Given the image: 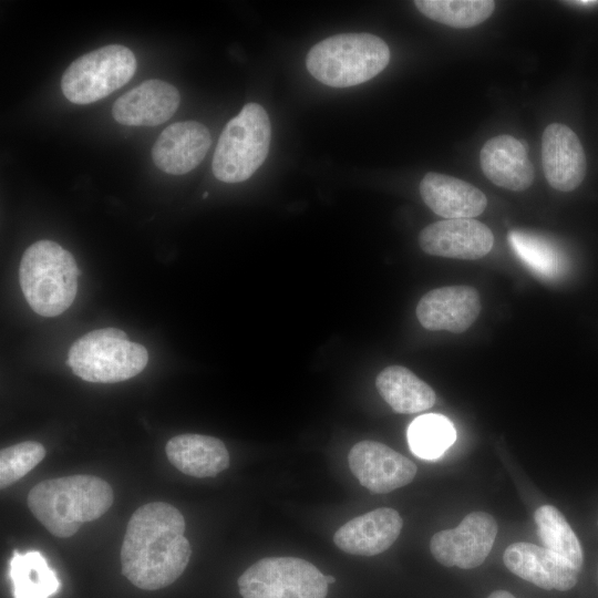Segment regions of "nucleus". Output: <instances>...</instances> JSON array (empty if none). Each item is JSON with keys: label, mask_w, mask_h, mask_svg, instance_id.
<instances>
[{"label": "nucleus", "mask_w": 598, "mask_h": 598, "mask_svg": "<svg viewBox=\"0 0 598 598\" xmlns=\"http://www.w3.org/2000/svg\"><path fill=\"white\" fill-rule=\"evenodd\" d=\"M182 513L164 502L147 503L131 516L121 546L122 574L137 588L173 584L188 565L192 549Z\"/></svg>", "instance_id": "1"}, {"label": "nucleus", "mask_w": 598, "mask_h": 598, "mask_svg": "<svg viewBox=\"0 0 598 598\" xmlns=\"http://www.w3.org/2000/svg\"><path fill=\"white\" fill-rule=\"evenodd\" d=\"M113 504V491L93 475L44 480L31 488L28 506L52 535L66 538L82 524L101 517Z\"/></svg>", "instance_id": "2"}, {"label": "nucleus", "mask_w": 598, "mask_h": 598, "mask_svg": "<svg viewBox=\"0 0 598 598\" xmlns=\"http://www.w3.org/2000/svg\"><path fill=\"white\" fill-rule=\"evenodd\" d=\"M79 275L73 256L47 239L29 246L19 267L24 298L31 309L43 317L59 316L72 305Z\"/></svg>", "instance_id": "3"}, {"label": "nucleus", "mask_w": 598, "mask_h": 598, "mask_svg": "<svg viewBox=\"0 0 598 598\" xmlns=\"http://www.w3.org/2000/svg\"><path fill=\"white\" fill-rule=\"evenodd\" d=\"M390 61L388 44L370 33H341L313 45L307 54L309 73L332 87H348L378 75Z\"/></svg>", "instance_id": "4"}, {"label": "nucleus", "mask_w": 598, "mask_h": 598, "mask_svg": "<svg viewBox=\"0 0 598 598\" xmlns=\"http://www.w3.org/2000/svg\"><path fill=\"white\" fill-rule=\"evenodd\" d=\"M147 362L145 347L128 340L116 328L97 329L80 337L71 346L66 360L74 374L93 383L128 380L142 372Z\"/></svg>", "instance_id": "5"}, {"label": "nucleus", "mask_w": 598, "mask_h": 598, "mask_svg": "<svg viewBox=\"0 0 598 598\" xmlns=\"http://www.w3.org/2000/svg\"><path fill=\"white\" fill-rule=\"evenodd\" d=\"M270 137L265 109L257 103L246 104L220 134L212 165L215 177L225 183L248 179L266 159Z\"/></svg>", "instance_id": "6"}, {"label": "nucleus", "mask_w": 598, "mask_h": 598, "mask_svg": "<svg viewBox=\"0 0 598 598\" xmlns=\"http://www.w3.org/2000/svg\"><path fill=\"white\" fill-rule=\"evenodd\" d=\"M136 71L134 53L110 44L74 60L64 71L61 89L74 104L96 102L126 84Z\"/></svg>", "instance_id": "7"}, {"label": "nucleus", "mask_w": 598, "mask_h": 598, "mask_svg": "<svg viewBox=\"0 0 598 598\" xmlns=\"http://www.w3.org/2000/svg\"><path fill=\"white\" fill-rule=\"evenodd\" d=\"M243 598H326L324 575L311 563L296 557H267L238 578Z\"/></svg>", "instance_id": "8"}, {"label": "nucleus", "mask_w": 598, "mask_h": 598, "mask_svg": "<svg viewBox=\"0 0 598 598\" xmlns=\"http://www.w3.org/2000/svg\"><path fill=\"white\" fill-rule=\"evenodd\" d=\"M497 534V523L485 512L467 514L458 526L433 535L430 549L443 566L472 569L488 556Z\"/></svg>", "instance_id": "9"}, {"label": "nucleus", "mask_w": 598, "mask_h": 598, "mask_svg": "<svg viewBox=\"0 0 598 598\" xmlns=\"http://www.w3.org/2000/svg\"><path fill=\"white\" fill-rule=\"evenodd\" d=\"M352 474L362 486L375 494H386L408 485L416 474V465L388 445L361 441L348 454Z\"/></svg>", "instance_id": "10"}, {"label": "nucleus", "mask_w": 598, "mask_h": 598, "mask_svg": "<svg viewBox=\"0 0 598 598\" xmlns=\"http://www.w3.org/2000/svg\"><path fill=\"white\" fill-rule=\"evenodd\" d=\"M419 245L432 256L476 260L491 251L494 236L486 225L474 218L444 219L424 227Z\"/></svg>", "instance_id": "11"}, {"label": "nucleus", "mask_w": 598, "mask_h": 598, "mask_svg": "<svg viewBox=\"0 0 598 598\" xmlns=\"http://www.w3.org/2000/svg\"><path fill=\"white\" fill-rule=\"evenodd\" d=\"M481 311L478 291L471 286H447L426 292L416 306L423 328L461 333L468 329Z\"/></svg>", "instance_id": "12"}, {"label": "nucleus", "mask_w": 598, "mask_h": 598, "mask_svg": "<svg viewBox=\"0 0 598 598\" xmlns=\"http://www.w3.org/2000/svg\"><path fill=\"white\" fill-rule=\"evenodd\" d=\"M505 566L514 575L546 590L566 591L578 581L570 563L554 551L530 543H513L504 551Z\"/></svg>", "instance_id": "13"}, {"label": "nucleus", "mask_w": 598, "mask_h": 598, "mask_svg": "<svg viewBox=\"0 0 598 598\" xmlns=\"http://www.w3.org/2000/svg\"><path fill=\"white\" fill-rule=\"evenodd\" d=\"M542 162L548 184L560 192L576 189L586 175V156L576 133L560 123L549 124L542 136Z\"/></svg>", "instance_id": "14"}, {"label": "nucleus", "mask_w": 598, "mask_h": 598, "mask_svg": "<svg viewBox=\"0 0 598 598\" xmlns=\"http://www.w3.org/2000/svg\"><path fill=\"white\" fill-rule=\"evenodd\" d=\"M210 144V133L204 124L177 122L159 134L152 148V158L161 171L183 175L199 165Z\"/></svg>", "instance_id": "15"}, {"label": "nucleus", "mask_w": 598, "mask_h": 598, "mask_svg": "<svg viewBox=\"0 0 598 598\" xmlns=\"http://www.w3.org/2000/svg\"><path fill=\"white\" fill-rule=\"evenodd\" d=\"M179 102L174 85L151 79L121 95L113 104L112 115L123 125L156 126L174 115Z\"/></svg>", "instance_id": "16"}, {"label": "nucleus", "mask_w": 598, "mask_h": 598, "mask_svg": "<svg viewBox=\"0 0 598 598\" xmlns=\"http://www.w3.org/2000/svg\"><path fill=\"white\" fill-rule=\"evenodd\" d=\"M402 527V517L395 509L381 507L347 522L334 533L333 543L351 555L374 556L398 539Z\"/></svg>", "instance_id": "17"}, {"label": "nucleus", "mask_w": 598, "mask_h": 598, "mask_svg": "<svg viewBox=\"0 0 598 598\" xmlns=\"http://www.w3.org/2000/svg\"><path fill=\"white\" fill-rule=\"evenodd\" d=\"M480 164L493 184L508 190H525L534 182L527 145L511 135L489 138L480 152Z\"/></svg>", "instance_id": "18"}, {"label": "nucleus", "mask_w": 598, "mask_h": 598, "mask_svg": "<svg viewBox=\"0 0 598 598\" xmlns=\"http://www.w3.org/2000/svg\"><path fill=\"white\" fill-rule=\"evenodd\" d=\"M420 194L433 213L446 219L473 218L487 206L484 193L471 183L435 172L425 174Z\"/></svg>", "instance_id": "19"}, {"label": "nucleus", "mask_w": 598, "mask_h": 598, "mask_svg": "<svg viewBox=\"0 0 598 598\" xmlns=\"http://www.w3.org/2000/svg\"><path fill=\"white\" fill-rule=\"evenodd\" d=\"M168 461L182 473L193 477H212L229 466L225 444L203 434H181L165 446Z\"/></svg>", "instance_id": "20"}, {"label": "nucleus", "mask_w": 598, "mask_h": 598, "mask_svg": "<svg viewBox=\"0 0 598 598\" xmlns=\"http://www.w3.org/2000/svg\"><path fill=\"white\" fill-rule=\"evenodd\" d=\"M375 384L383 400L401 414L419 413L435 403L434 390L405 367H386L378 374Z\"/></svg>", "instance_id": "21"}, {"label": "nucleus", "mask_w": 598, "mask_h": 598, "mask_svg": "<svg viewBox=\"0 0 598 598\" xmlns=\"http://www.w3.org/2000/svg\"><path fill=\"white\" fill-rule=\"evenodd\" d=\"M13 598H50L60 588L55 573L40 551L13 553L10 560Z\"/></svg>", "instance_id": "22"}, {"label": "nucleus", "mask_w": 598, "mask_h": 598, "mask_svg": "<svg viewBox=\"0 0 598 598\" xmlns=\"http://www.w3.org/2000/svg\"><path fill=\"white\" fill-rule=\"evenodd\" d=\"M537 532L545 548L570 563L580 570L584 555L580 543L570 525L553 505L539 506L534 514Z\"/></svg>", "instance_id": "23"}, {"label": "nucleus", "mask_w": 598, "mask_h": 598, "mask_svg": "<svg viewBox=\"0 0 598 598\" xmlns=\"http://www.w3.org/2000/svg\"><path fill=\"white\" fill-rule=\"evenodd\" d=\"M508 241L512 249L538 277L556 279L564 271V259L548 238L525 230H511Z\"/></svg>", "instance_id": "24"}, {"label": "nucleus", "mask_w": 598, "mask_h": 598, "mask_svg": "<svg viewBox=\"0 0 598 598\" xmlns=\"http://www.w3.org/2000/svg\"><path fill=\"white\" fill-rule=\"evenodd\" d=\"M417 10L431 20L452 28H472L491 17L492 0H416Z\"/></svg>", "instance_id": "25"}, {"label": "nucleus", "mask_w": 598, "mask_h": 598, "mask_svg": "<svg viewBox=\"0 0 598 598\" xmlns=\"http://www.w3.org/2000/svg\"><path fill=\"white\" fill-rule=\"evenodd\" d=\"M456 432L452 422L441 414H424L416 417L408 429L411 451L421 458L435 460L455 442Z\"/></svg>", "instance_id": "26"}, {"label": "nucleus", "mask_w": 598, "mask_h": 598, "mask_svg": "<svg viewBox=\"0 0 598 598\" xmlns=\"http://www.w3.org/2000/svg\"><path fill=\"white\" fill-rule=\"evenodd\" d=\"M45 456L44 446L25 441L0 452V486L6 488L34 468Z\"/></svg>", "instance_id": "27"}, {"label": "nucleus", "mask_w": 598, "mask_h": 598, "mask_svg": "<svg viewBox=\"0 0 598 598\" xmlns=\"http://www.w3.org/2000/svg\"><path fill=\"white\" fill-rule=\"evenodd\" d=\"M487 598H515V597L506 590H496V591H493Z\"/></svg>", "instance_id": "28"}, {"label": "nucleus", "mask_w": 598, "mask_h": 598, "mask_svg": "<svg viewBox=\"0 0 598 598\" xmlns=\"http://www.w3.org/2000/svg\"><path fill=\"white\" fill-rule=\"evenodd\" d=\"M566 3H571V4L580 6V7H592V6L598 4V1H595V0H577V1H567Z\"/></svg>", "instance_id": "29"}, {"label": "nucleus", "mask_w": 598, "mask_h": 598, "mask_svg": "<svg viewBox=\"0 0 598 598\" xmlns=\"http://www.w3.org/2000/svg\"><path fill=\"white\" fill-rule=\"evenodd\" d=\"M327 584H333L336 581V578L331 575H324Z\"/></svg>", "instance_id": "30"}, {"label": "nucleus", "mask_w": 598, "mask_h": 598, "mask_svg": "<svg viewBox=\"0 0 598 598\" xmlns=\"http://www.w3.org/2000/svg\"><path fill=\"white\" fill-rule=\"evenodd\" d=\"M207 196H208V193L205 192V193L203 194V197L205 198V197H207Z\"/></svg>", "instance_id": "31"}, {"label": "nucleus", "mask_w": 598, "mask_h": 598, "mask_svg": "<svg viewBox=\"0 0 598 598\" xmlns=\"http://www.w3.org/2000/svg\"><path fill=\"white\" fill-rule=\"evenodd\" d=\"M597 524H598V522H597Z\"/></svg>", "instance_id": "32"}]
</instances>
